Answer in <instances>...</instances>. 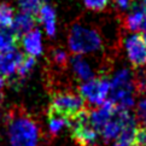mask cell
<instances>
[{"label": "cell", "mask_w": 146, "mask_h": 146, "mask_svg": "<svg viewBox=\"0 0 146 146\" xmlns=\"http://www.w3.org/2000/svg\"><path fill=\"white\" fill-rule=\"evenodd\" d=\"M71 119L48 109V129L52 135H57L66 127H70Z\"/></svg>", "instance_id": "13"}, {"label": "cell", "mask_w": 146, "mask_h": 146, "mask_svg": "<svg viewBox=\"0 0 146 146\" xmlns=\"http://www.w3.org/2000/svg\"><path fill=\"white\" fill-rule=\"evenodd\" d=\"M146 19V10L140 4L130 7L128 13L124 16L123 24L129 33H137L144 29V23Z\"/></svg>", "instance_id": "10"}, {"label": "cell", "mask_w": 146, "mask_h": 146, "mask_svg": "<svg viewBox=\"0 0 146 146\" xmlns=\"http://www.w3.org/2000/svg\"><path fill=\"white\" fill-rule=\"evenodd\" d=\"M137 91L134 74L128 68H122L115 72L110 80V94L109 102L112 103L117 109L128 110L134 106V93Z\"/></svg>", "instance_id": "3"}, {"label": "cell", "mask_w": 146, "mask_h": 146, "mask_svg": "<svg viewBox=\"0 0 146 146\" xmlns=\"http://www.w3.org/2000/svg\"><path fill=\"white\" fill-rule=\"evenodd\" d=\"M21 11L28 13H38L40 7L42 6L47 0H16Z\"/></svg>", "instance_id": "18"}, {"label": "cell", "mask_w": 146, "mask_h": 146, "mask_svg": "<svg viewBox=\"0 0 146 146\" xmlns=\"http://www.w3.org/2000/svg\"><path fill=\"white\" fill-rule=\"evenodd\" d=\"M7 135L11 146H39L40 126L27 111L15 108L7 113Z\"/></svg>", "instance_id": "1"}, {"label": "cell", "mask_w": 146, "mask_h": 146, "mask_svg": "<svg viewBox=\"0 0 146 146\" xmlns=\"http://www.w3.org/2000/svg\"><path fill=\"white\" fill-rule=\"evenodd\" d=\"M15 10L10 4H0V28H11L15 19Z\"/></svg>", "instance_id": "17"}, {"label": "cell", "mask_w": 146, "mask_h": 146, "mask_svg": "<svg viewBox=\"0 0 146 146\" xmlns=\"http://www.w3.org/2000/svg\"><path fill=\"white\" fill-rule=\"evenodd\" d=\"M68 46L74 54H91L102 50L103 36L93 25L76 22L70 27L68 33Z\"/></svg>", "instance_id": "2"}, {"label": "cell", "mask_w": 146, "mask_h": 146, "mask_svg": "<svg viewBox=\"0 0 146 146\" xmlns=\"http://www.w3.org/2000/svg\"><path fill=\"white\" fill-rule=\"evenodd\" d=\"M81 1L87 10L98 12V11L105 10L109 6L111 0H81Z\"/></svg>", "instance_id": "19"}, {"label": "cell", "mask_w": 146, "mask_h": 146, "mask_svg": "<svg viewBox=\"0 0 146 146\" xmlns=\"http://www.w3.org/2000/svg\"><path fill=\"white\" fill-rule=\"evenodd\" d=\"M35 64H36V60H35L34 57L25 54L24 59H23V62H22V64L19 65L18 70H17L16 79H15V81H13L12 85H13V86H18L24 79H27V77L30 75V72L33 71Z\"/></svg>", "instance_id": "15"}, {"label": "cell", "mask_w": 146, "mask_h": 146, "mask_svg": "<svg viewBox=\"0 0 146 146\" xmlns=\"http://www.w3.org/2000/svg\"><path fill=\"white\" fill-rule=\"evenodd\" d=\"M79 93L85 99V102L99 108L108 102L110 94V80L106 76L94 77L90 81L81 83Z\"/></svg>", "instance_id": "6"}, {"label": "cell", "mask_w": 146, "mask_h": 146, "mask_svg": "<svg viewBox=\"0 0 146 146\" xmlns=\"http://www.w3.org/2000/svg\"><path fill=\"white\" fill-rule=\"evenodd\" d=\"M21 44L24 52L28 56L32 57H39L44 52V44H42V32L40 29H33L32 32L25 34L24 36L19 39Z\"/></svg>", "instance_id": "9"}, {"label": "cell", "mask_w": 146, "mask_h": 146, "mask_svg": "<svg viewBox=\"0 0 146 146\" xmlns=\"http://www.w3.org/2000/svg\"><path fill=\"white\" fill-rule=\"evenodd\" d=\"M48 63L57 70L65 69L68 64H69V56H68L65 50L60 47H54L50 51Z\"/></svg>", "instance_id": "14"}, {"label": "cell", "mask_w": 146, "mask_h": 146, "mask_svg": "<svg viewBox=\"0 0 146 146\" xmlns=\"http://www.w3.org/2000/svg\"><path fill=\"white\" fill-rule=\"evenodd\" d=\"M123 46L130 63L134 68L146 66V46L143 35L138 33H129L123 36Z\"/></svg>", "instance_id": "7"}, {"label": "cell", "mask_w": 146, "mask_h": 146, "mask_svg": "<svg viewBox=\"0 0 146 146\" xmlns=\"http://www.w3.org/2000/svg\"><path fill=\"white\" fill-rule=\"evenodd\" d=\"M143 39H144V42H145V46H146V32L143 33Z\"/></svg>", "instance_id": "24"}, {"label": "cell", "mask_w": 146, "mask_h": 146, "mask_svg": "<svg viewBox=\"0 0 146 146\" xmlns=\"http://www.w3.org/2000/svg\"><path fill=\"white\" fill-rule=\"evenodd\" d=\"M35 23H36V18L34 17L33 13L19 11L15 16L11 29L13 30V33L16 34L17 38L21 39L22 36L35 29Z\"/></svg>", "instance_id": "12"}, {"label": "cell", "mask_w": 146, "mask_h": 146, "mask_svg": "<svg viewBox=\"0 0 146 146\" xmlns=\"http://www.w3.org/2000/svg\"><path fill=\"white\" fill-rule=\"evenodd\" d=\"M36 21L42 25L45 33L53 38L57 33V12L50 3H45L36 13Z\"/></svg>", "instance_id": "8"}, {"label": "cell", "mask_w": 146, "mask_h": 146, "mask_svg": "<svg viewBox=\"0 0 146 146\" xmlns=\"http://www.w3.org/2000/svg\"><path fill=\"white\" fill-rule=\"evenodd\" d=\"M69 64L71 66V70H72V72H74L75 77L79 81H81L82 83L90 81V80L96 77L94 71H93V69H92V65L85 59L83 56L74 54L69 59Z\"/></svg>", "instance_id": "11"}, {"label": "cell", "mask_w": 146, "mask_h": 146, "mask_svg": "<svg viewBox=\"0 0 146 146\" xmlns=\"http://www.w3.org/2000/svg\"><path fill=\"white\" fill-rule=\"evenodd\" d=\"M86 102L81 97L80 93L72 91H57L52 94L50 109L60 115H63L66 118L72 119L80 112L86 110Z\"/></svg>", "instance_id": "4"}, {"label": "cell", "mask_w": 146, "mask_h": 146, "mask_svg": "<svg viewBox=\"0 0 146 146\" xmlns=\"http://www.w3.org/2000/svg\"><path fill=\"white\" fill-rule=\"evenodd\" d=\"M18 38L11 28H0V52L16 47Z\"/></svg>", "instance_id": "16"}, {"label": "cell", "mask_w": 146, "mask_h": 146, "mask_svg": "<svg viewBox=\"0 0 146 146\" xmlns=\"http://www.w3.org/2000/svg\"><path fill=\"white\" fill-rule=\"evenodd\" d=\"M139 4L141 5V6H143V7L146 10V0H140V1H139Z\"/></svg>", "instance_id": "23"}, {"label": "cell", "mask_w": 146, "mask_h": 146, "mask_svg": "<svg viewBox=\"0 0 146 146\" xmlns=\"http://www.w3.org/2000/svg\"><path fill=\"white\" fill-rule=\"evenodd\" d=\"M133 146H146V127L140 126L139 128H137Z\"/></svg>", "instance_id": "21"}, {"label": "cell", "mask_w": 146, "mask_h": 146, "mask_svg": "<svg viewBox=\"0 0 146 146\" xmlns=\"http://www.w3.org/2000/svg\"><path fill=\"white\" fill-rule=\"evenodd\" d=\"M111 1L115 4V6L118 10H121V11H127L134 4V0H111Z\"/></svg>", "instance_id": "22"}, {"label": "cell", "mask_w": 146, "mask_h": 146, "mask_svg": "<svg viewBox=\"0 0 146 146\" xmlns=\"http://www.w3.org/2000/svg\"><path fill=\"white\" fill-rule=\"evenodd\" d=\"M71 137L80 146H96L99 133L93 127L91 112L83 110L71 119Z\"/></svg>", "instance_id": "5"}, {"label": "cell", "mask_w": 146, "mask_h": 146, "mask_svg": "<svg viewBox=\"0 0 146 146\" xmlns=\"http://www.w3.org/2000/svg\"><path fill=\"white\" fill-rule=\"evenodd\" d=\"M135 121L139 126L146 127V99H141L135 106Z\"/></svg>", "instance_id": "20"}]
</instances>
